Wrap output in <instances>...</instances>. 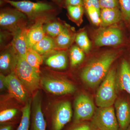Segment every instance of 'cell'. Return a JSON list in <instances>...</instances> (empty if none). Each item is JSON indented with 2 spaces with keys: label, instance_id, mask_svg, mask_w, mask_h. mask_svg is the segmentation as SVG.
Returning a JSON list of instances; mask_svg holds the SVG:
<instances>
[{
  "label": "cell",
  "instance_id": "6da1fadb",
  "mask_svg": "<svg viewBox=\"0 0 130 130\" xmlns=\"http://www.w3.org/2000/svg\"><path fill=\"white\" fill-rule=\"evenodd\" d=\"M118 56L117 51H110L93 59L81 71V79L89 87L95 88L103 81Z\"/></svg>",
  "mask_w": 130,
  "mask_h": 130
},
{
  "label": "cell",
  "instance_id": "7a4b0ae2",
  "mask_svg": "<svg viewBox=\"0 0 130 130\" xmlns=\"http://www.w3.org/2000/svg\"><path fill=\"white\" fill-rule=\"evenodd\" d=\"M18 9L27 16L28 19L34 21L46 22L53 19L57 12V5L43 1L32 2L29 1L1 0Z\"/></svg>",
  "mask_w": 130,
  "mask_h": 130
},
{
  "label": "cell",
  "instance_id": "3957f363",
  "mask_svg": "<svg viewBox=\"0 0 130 130\" xmlns=\"http://www.w3.org/2000/svg\"><path fill=\"white\" fill-rule=\"evenodd\" d=\"M117 74L115 68L110 69L98 89L95 101L98 107L111 106L117 100Z\"/></svg>",
  "mask_w": 130,
  "mask_h": 130
},
{
  "label": "cell",
  "instance_id": "277c9868",
  "mask_svg": "<svg viewBox=\"0 0 130 130\" xmlns=\"http://www.w3.org/2000/svg\"><path fill=\"white\" fill-rule=\"evenodd\" d=\"M14 73L28 92L33 94L41 83L40 73L26 61L25 58L18 56Z\"/></svg>",
  "mask_w": 130,
  "mask_h": 130
},
{
  "label": "cell",
  "instance_id": "5b68a950",
  "mask_svg": "<svg viewBox=\"0 0 130 130\" xmlns=\"http://www.w3.org/2000/svg\"><path fill=\"white\" fill-rule=\"evenodd\" d=\"M28 19L23 13L15 8L7 7L1 9L0 26L4 30L12 33L26 27Z\"/></svg>",
  "mask_w": 130,
  "mask_h": 130
},
{
  "label": "cell",
  "instance_id": "8992f818",
  "mask_svg": "<svg viewBox=\"0 0 130 130\" xmlns=\"http://www.w3.org/2000/svg\"><path fill=\"white\" fill-rule=\"evenodd\" d=\"M91 124L96 130H119L115 109L112 106L98 107L91 119Z\"/></svg>",
  "mask_w": 130,
  "mask_h": 130
},
{
  "label": "cell",
  "instance_id": "52a82bcc",
  "mask_svg": "<svg viewBox=\"0 0 130 130\" xmlns=\"http://www.w3.org/2000/svg\"><path fill=\"white\" fill-rule=\"evenodd\" d=\"M123 41L121 30L115 26L100 28L94 37L95 44L99 47L117 46L121 44Z\"/></svg>",
  "mask_w": 130,
  "mask_h": 130
},
{
  "label": "cell",
  "instance_id": "ba28073f",
  "mask_svg": "<svg viewBox=\"0 0 130 130\" xmlns=\"http://www.w3.org/2000/svg\"><path fill=\"white\" fill-rule=\"evenodd\" d=\"M95 111L94 105L91 98L85 94L79 95L74 101V123L92 119Z\"/></svg>",
  "mask_w": 130,
  "mask_h": 130
},
{
  "label": "cell",
  "instance_id": "9c48e42d",
  "mask_svg": "<svg viewBox=\"0 0 130 130\" xmlns=\"http://www.w3.org/2000/svg\"><path fill=\"white\" fill-rule=\"evenodd\" d=\"M41 84L47 91L57 95L72 94L76 90L73 84L63 79L43 78Z\"/></svg>",
  "mask_w": 130,
  "mask_h": 130
},
{
  "label": "cell",
  "instance_id": "30bf717a",
  "mask_svg": "<svg viewBox=\"0 0 130 130\" xmlns=\"http://www.w3.org/2000/svg\"><path fill=\"white\" fill-rule=\"evenodd\" d=\"M72 116V109L70 102L65 101L59 103L53 115L52 130H61L71 121Z\"/></svg>",
  "mask_w": 130,
  "mask_h": 130
},
{
  "label": "cell",
  "instance_id": "8fae6325",
  "mask_svg": "<svg viewBox=\"0 0 130 130\" xmlns=\"http://www.w3.org/2000/svg\"><path fill=\"white\" fill-rule=\"evenodd\" d=\"M6 86L10 95L20 101H25L28 96V91L14 72L5 76Z\"/></svg>",
  "mask_w": 130,
  "mask_h": 130
},
{
  "label": "cell",
  "instance_id": "7c38bea8",
  "mask_svg": "<svg viewBox=\"0 0 130 130\" xmlns=\"http://www.w3.org/2000/svg\"><path fill=\"white\" fill-rule=\"evenodd\" d=\"M114 106L120 130H126L130 125V102L119 98L116 100Z\"/></svg>",
  "mask_w": 130,
  "mask_h": 130
},
{
  "label": "cell",
  "instance_id": "4fadbf2b",
  "mask_svg": "<svg viewBox=\"0 0 130 130\" xmlns=\"http://www.w3.org/2000/svg\"><path fill=\"white\" fill-rule=\"evenodd\" d=\"M32 130H46V123L41 107V99L39 91L36 92L32 101Z\"/></svg>",
  "mask_w": 130,
  "mask_h": 130
},
{
  "label": "cell",
  "instance_id": "5bb4252c",
  "mask_svg": "<svg viewBox=\"0 0 130 130\" xmlns=\"http://www.w3.org/2000/svg\"><path fill=\"white\" fill-rule=\"evenodd\" d=\"M18 58V56L11 43L5 47L0 56L1 72L7 73L14 71Z\"/></svg>",
  "mask_w": 130,
  "mask_h": 130
},
{
  "label": "cell",
  "instance_id": "9a60e30c",
  "mask_svg": "<svg viewBox=\"0 0 130 130\" xmlns=\"http://www.w3.org/2000/svg\"><path fill=\"white\" fill-rule=\"evenodd\" d=\"M28 28L26 27L12 34L11 42L16 54L19 57L25 58L28 47L26 42V33Z\"/></svg>",
  "mask_w": 130,
  "mask_h": 130
},
{
  "label": "cell",
  "instance_id": "2e32d148",
  "mask_svg": "<svg viewBox=\"0 0 130 130\" xmlns=\"http://www.w3.org/2000/svg\"><path fill=\"white\" fill-rule=\"evenodd\" d=\"M117 87L130 95V61L123 59L117 74Z\"/></svg>",
  "mask_w": 130,
  "mask_h": 130
},
{
  "label": "cell",
  "instance_id": "e0dca14e",
  "mask_svg": "<svg viewBox=\"0 0 130 130\" xmlns=\"http://www.w3.org/2000/svg\"><path fill=\"white\" fill-rule=\"evenodd\" d=\"M46 22L38 21L28 28L26 33V42L28 48H32L46 36L43 29V25Z\"/></svg>",
  "mask_w": 130,
  "mask_h": 130
},
{
  "label": "cell",
  "instance_id": "ac0fdd59",
  "mask_svg": "<svg viewBox=\"0 0 130 130\" xmlns=\"http://www.w3.org/2000/svg\"><path fill=\"white\" fill-rule=\"evenodd\" d=\"M46 59V64L53 69H66L68 65L67 55L64 50H56L51 53Z\"/></svg>",
  "mask_w": 130,
  "mask_h": 130
},
{
  "label": "cell",
  "instance_id": "d6986e66",
  "mask_svg": "<svg viewBox=\"0 0 130 130\" xmlns=\"http://www.w3.org/2000/svg\"><path fill=\"white\" fill-rule=\"evenodd\" d=\"M122 18L119 8H104L101 9V26L107 27L119 22Z\"/></svg>",
  "mask_w": 130,
  "mask_h": 130
},
{
  "label": "cell",
  "instance_id": "ffe728a7",
  "mask_svg": "<svg viewBox=\"0 0 130 130\" xmlns=\"http://www.w3.org/2000/svg\"><path fill=\"white\" fill-rule=\"evenodd\" d=\"M76 36L70 28L65 26L62 32L54 38L57 50L68 48L75 40Z\"/></svg>",
  "mask_w": 130,
  "mask_h": 130
},
{
  "label": "cell",
  "instance_id": "44dd1931",
  "mask_svg": "<svg viewBox=\"0 0 130 130\" xmlns=\"http://www.w3.org/2000/svg\"><path fill=\"white\" fill-rule=\"evenodd\" d=\"M32 48L41 55H48L57 50L54 38L47 35L34 45Z\"/></svg>",
  "mask_w": 130,
  "mask_h": 130
},
{
  "label": "cell",
  "instance_id": "7402d4cb",
  "mask_svg": "<svg viewBox=\"0 0 130 130\" xmlns=\"http://www.w3.org/2000/svg\"><path fill=\"white\" fill-rule=\"evenodd\" d=\"M51 20L43 24V29L46 35L54 38L62 32L65 26L58 21Z\"/></svg>",
  "mask_w": 130,
  "mask_h": 130
},
{
  "label": "cell",
  "instance_id": "603a6c76",
  "mask_svg": "<svg viewBox=\"0 0 130 130\" xmlns=\"http://www.w3.org/2000/svg\"><path fill=\"white\" fill-rule=\"evenodd\" d=\"M32 101L31 98L29 99L22 109V116L21 121L16 130H29Z\"/></svg>",
  "mask_w": 130,
  "mask_h": 130
},
{
  "label": "cell",
  "instance_id": "cb8c5ba5",
  "mask_svg": "<svg viewBox=\"0 0 130 130\" xmlns=\"http://www.w3.org/2000/svg\"><path fill=\"white\" fill-rule=\"evenodd\" d=\"M25 59L38 72L40 73V67L43 62L41 55L32 48H28L26 54Z\"/></svg>",
  "mask_w": 130,
  "mask_h": 130
},
{
  "label": "cell",
  "instance_id": "d4e9b609",
  "mask_svg": "<svg viewBox=\"0 0 130 130\" xmlns=\"http://www.w3.org/2000/svg\"><path fill=\"white\" fill-rule=\"evenodd\" d=\"M75 41L77 46L84 53H88L90 51L91 43L86 31H82L77 33L76 35Z\"/></svg>",
  "mask_w": 130,
  "mask_h": 130
},
{
  "label": "cell",
  "instance_id": "484cf974",
  "mask_svg": "<svg viewBox=\"0 0 130 130\" xmlns=\"http://www.w3.org/2000/svg\"><path fill=\"white\" fill-rule=\"evenodd\" d=\"M85 57L84 52L78 46L74 45L70 51L71 64L72 67H75L82 63Z\"/></svg>",
  "mask_w": 130,
  "mask_h": 130
},
{
  "label": "cell",
  "instance_id": "4316f807",
  "mask_svg": "<svg viewBox=\"0 0 130 130\" xmlns=\"http://www.w3.org/2000/svg\"><path fill=\"white\" fill-rule=\"evenodd\" d=\"M67 7L71 18L77 23H80L84 14V6H68Z\"/></svg>",
  "mask_w": 130,
  "mask_h": 130
},
{
  "label": "cell",
  "instance_id": "83f0119b",
  "mask_svg": "<svg viewBox=\"0 0 130 130\" xmlns=\"http://www.w3.org/2000/svg\"><path fill=\"white\" fill-rule=\"evenodd\" d=\"M90 19L93 24L96 26L101 25V10L94 6L85 7Z\"/></svg>",
  "mask_w": 130,
  "mask_h": 130
},
{
  "label": "cell",
  "instance_id": "f1b7e54d",
  "mask_svg": "<svg viewBox=\"0 0 130 130\" xmlns=\"http://www.w3.org/2000/svg\"><path fill=\"white\" fill-rule=\"evenodd\" d=\"M122 18L130 25V0H119Z\"/></svg>",
  "mask_w": 130,
  "mask_h": 130
},
{
  "label": "cell",
  "instance_id": "f546056e",
  "mask_svg": "<svg viewBox=\"0 0 130 130\" xmlns=\"http://www.w3.org/2000/svg\"><path fill=\"white\" fill-rule=\"evenodd\" d=\"M17 113V109L15 108H10L2 111L0 113V122L3 123L11 120L14 118Z\"/></svg>",
  "mask_w": 130,
  "mask_h": 130
},
{
  "label": "cell",
  "instance_id": "4dcf8cb0",
  "mask_svg": "<svg viewBox=\"0 0 130 130\" xmlns=\"http://www.w3.org/2000/svg\"><path fill=\"white\" fill-rule=\"evenodd\" d=\"M100 8H119V0H98Z\"/></svg>",
  "mask_w": 130,
  "mask_h": 130
},
{
  "label": "cell",
  "instance_id": "1f68e13d",
  "mask_svg": "<svg viewBox=\"0 0 130 130\" xmlns=\"http://www.w3.org/2000/svg\"><path fill=\"white\" fill-rule=\"evenodd\" d=\"M71 130H96L91 123H84L79 125Z\"/></svg>",
  "mask_w": 130,
  "mask_h": 130
},
{
  "label": "cell",
  "instance_id": "d6a6232c",
  "mask_svg": "<svg viewBox=\"0 0 130 130\" xmlns=\"http://www.w3.org/2000/svg\"><path fill=\"white\" fill-rule=\"evenodd\" d=\"M85 7L89 6H94L98 9H100L98 0H84Z\"/></svg>",
  "mask_w": 130,
  "mask_h": 130
},
{
  "label": "cell",
  "instance_id": "836d02e7",
  "mask_svg": "<svg viewBox=\"0 0 130 130\" xmlns=\"http://www.w3.org/2000/svg\"><path fill=\"white\" fill-rule=\"evenodd\" d=\"M66 6H84V0H65Z\"/></svg>",
  "mask_w": 130,
  "mask_h": 130
},
{
  "label": "cell",
  "instance_id": "e575fe53",
  "mask_svg": "<svg viewBox=\"0 0 130 130\" xmlns=\"http://www.w3.org/2000/svg\"><path fill=\"white\" fill-rule=\"evenodd\" d=\"M6 88H7L5 76L3 73H1L0 75V89L1 90H3Z\"/></svg>",
  "mask_w": 130,
  "mask_h": 130
},
{
  "label": "cell",
  "instance_id": "d590c367",
  "mask_svg": "<svg viewBox=\"0 0 130 130\" xmlns=\"http://www.w3.org/2000/svg\"><path fill=\"white\" fill-rule=\"evenodd\" d=\"M12 126L10 124L1 126L0 130H12Z\"/></svg>",
  "mask_w": 130,
  "mask_h": 130
},
{
  "label": "cell",
  "instance_id": "8d00e7d4",
  "mask_svg": "<svg viewBox=\"0 0 130 130\" xmlns=\"http://www.w3.org/2000/svg\"><path fill=\"white\" fill-rule=\"evenodd\" d=\"M58 6H60L63 0H50Z\"/></svg>",
  "mask_w": 130,
  "mask_h": 130
},
{
  "label": "cell",
  "instance_id": "74e56055",
  "mask_svg": "<svg viewBox=\"0 0 130 130\" xmlns=\"http://www.w3.org/2000/svg\"><path fill=\"white\" fill-rule=\"evenodd\" d=\"M126 130H130V125L126 129Z\"/></svg>",
  "mask_w": 130,
  "mask_h": 130
}]
</instances>
